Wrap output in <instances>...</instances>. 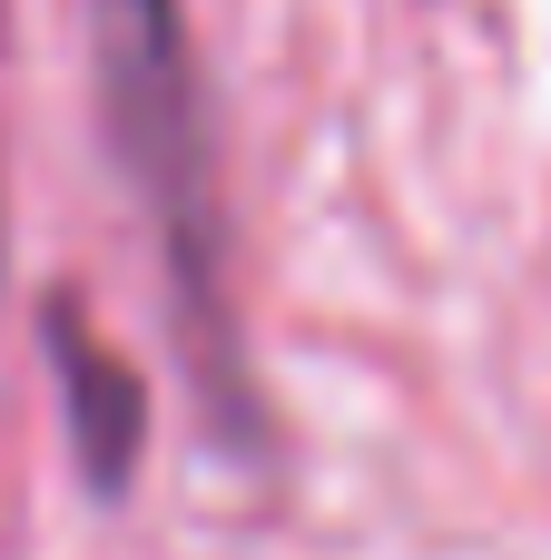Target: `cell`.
Masks as SVG:
<instances>
[{"instance_id": "7a4b0ae2", "label": "cell", "mask_w": 551, "mask_h": 560, "mask_svg": "<svg viewBox=\"0 0 551 560\" xmlns=\"http://www.w3.org/2000/svg\"><path fill=\"white\" fill-rule=\"evenodd\" d=\"M49 364H59V394H69V433H79V463L118 492L128 482V463H138V433H148V413H138V384L99 354V335L69 315V305H49Z\"/></svg>"}, {"instance_id": "6da1fadb", "label": "cell", "mask_w": 551, "mask_h": 560, "mask_svg": "<svg viewBox=\"0 0 551 560\" xmlns=\"http://www.w3.org/2000/svg\"><path fill=\"white\" fill-rule=\"evenodd\" d=\"M99 39V98L108 138L158 217L168 276H177V325L187 364L217 404V423H246V384L227 374V295H217V187H207V98H197V49H187V0H89Z\"/></svg>"}]
</instances>
